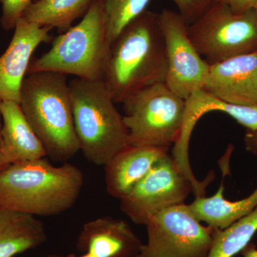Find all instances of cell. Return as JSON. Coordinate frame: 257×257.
<instances>
[{"label":"cell","mask_w":257,"mask_h":257,"mask_svg":"<svg viewBox=\"0 0 257 257\" xmlns=\"http://www.w3.org/2000/svg\"><path fill=\"white\" fill-rule=\"evenodd\" d=\"M84 177L72 164L47 159L12 164L0 172V207L32 216H55L71 209L80 195Z\"/></svg>","instance_id":"6da1fadb"},{"label":"cell","mask_w":257,"mask_h":257,"mask_svg":"<svg viewBox=\"0 0 257 257\" xmlns=\"http://www.w3.org/2000/svg\"><path fill=\"white\" fill-rule=\"evenodd\" d=\"M167 57L159 14L146 11L111 42L104 81L123 103L144 88L165 82Z\"/></svg>","instance_id":"7a4b0ae2"},{"label":"cell","mask_w":257,"mask_h":257,"mask_svg":"<svg viewBox=\"0 0 257 257\" xmlns=\"http://www.w3.org/2000/svg\"><path fill=\"white\" fill-rule=\"evenodd\" d=\"M20 105L51 160L65 162L80 150L67 76L54 72L27 74Z\"/></svg>","instance_id":"3957f363"},{"label":"cell","mask_w":257,"mask_h":257,"mask_svg":"<svg viewBox=\"0 0 257 257\" xmlns=\"http://www.w3.org/2000/svg\"><path fill=\"white\" fill-rule=\"evenodd\" d=\"M69 88L80 150L89 162L104 167L128 146L123 116L104 80L75 78Z\"/></svg>","instance_id":"277c9868"},{"label":"cell","mask_w":257,"mask_h":257,"mask_svg":"<svg viewBox=\"0 0 257 257\" xmlns=\"http://www.w3.org/2000/svg\"><path fill=\"white\" fill-rule=\"evenodd\" d=\"M101 0H94L82 21L61 34L50 50L31 60L28 74L54 72L85 80H104L110 50Z\"/></svg>","instance_id":"5b68a950"},{"label":"cell","mask_w":257,"mask_h":257,"mask_svg":"<svg viewBox=\"0 0 257 257\" xmlns=\"http://www.w3.org/2000/svg\"><path fill=\"white\" fill-rule=\"evenodd\" d=\"M128 145L170 149L182 130L185 100L165 82L144 88L122 103Z\"/></svg>","instance_id":"8992f818"},{"label":"cell","mask_w":257,"mask_h":257,"mask_svg":"<svg viewBox=\"0 0 257 257\" xmlns=\"http://www.w3.org/2000/svg\"><path fill=\"white\" fill-rule=\"evenodd\" d=\"M191 40L209 64L257 52V18L254 10L241 14L214 2L188 25Z\"/></svg>","instance_id":"52a82bcc"},{"label":"cell","mask_w":257,"mask_h":257,"mask_svg":"<svg viewBox=\"0 0 257 257\" xmlns=\"http://www.w3.org/2000/svg\"><path fill=\"white\" fill-rule=\"evenodd\" d=\"M145 226L147 243L136 257H207L215 230L202 224L184 203L161 211Z\"/></svg>","instance_id":"ba28073f"},{"label":"cell","mask_w":257,"mask_h":257,"mask_svg":"<svg viewBox=\"0 0 257 257\" xmlns=\"http://www.w3.org/2000/svg\"><path fill=\"white\" fill-rule=\"evenodd\" d=\"M192 192L194 184L168 153L120 199V208L135 224L145 225L161 211L184 204Z\"/></svg>","instance_id":"9c48e42d"},{"label":"cell","mask_w":257,"mask_h":257,"mask_svg":"<svg viewBox=\"0 0 257 257\" xmlns=\"http://www.w3.org/2000/svg\"><path fill=\"white\" fill-rule=\"evenodd\" d=\"M165 39L167 74L165 83L182 99L203 89L210 64L199 53L188 33V24L179 13L164 10L159 14Z\"/></svg>","instance_id":"30bf717a"},{"label":"cell","mask_w":257,"mask_h":257,"mask_svg":"<svg viewBox=\"0 0 257 257\" xmlns=\"http://www.w3.org/2000/svg\"><path fill=\"white\" fill-rule=\"evenodd\" d=\"M52 30L23 18L18 20L9 46L0 57V100L20 104V89L32 56L40 44L51 41Z\"/></svg>","instance_id":"8fae6325"},{"label":"cell","mask_w":257,"mask_h":257,"mask_svg":"<svg viewBox=\"0 0 257 257\" xmlns=\"http://www.w3.org/2000/svg\"><path fill=\"white\" fill-rule=\"evenodd\" d=\"M210 111L225 113L248 128V131H257V106L240 105L226 102L204 89L193 93L185 100L182 130L171 154L179 168L190 179L195 178L189 163L191 136L199 119Z\"/></svg>","instance_id":"7c38bea8"},{"label":"cell","mask_w":257,"mask_h":257,"mask_svg":"<svg viewBox=\"0 0 257 257\" xmlns=\"http://www.w3.org/2000/svg\"><path fill=\"white\" fill-rule=\"evenodd\" d=\"M203 89L226 102L257 106V52L210 64Z\"/></svg>","instance_id":"4fadbf2b"},{"label":"cell","mask_w":257,"mask_h":257,"mask_svg":"<svg viewBox=\"0 0 257 257\" xmlns=\"http://www.w3.org/2000/svg\"><path fill=\"white\" fill-rule=\"evenodd\" d=\"M143 244L124 221L104 216L84 224L77 246L94 257H136Z\"/></svg>","instance_id":"5bb4252c"},{"label":"cell","mask_w":257,"mask_h":257,"mask_svg":"<svg viewBox=\"0 0 257 257\" xmlns=\"http://www.w3.org/2000/svg\"><path fill=\"white\" fill-rule=\"evenodd\" d=\"M169 151L162 147L128 145L104 166L106 192L122 199Z\"/></svg>","instance_id":"9a60e30c"},{"label":"cell","mask_w":257,"mask_h":257,"mask_svg":"<svg viewBox=\"0 0 257 257\" xmlns=\"http://www.w3.org/2000/svg\"><path fill=\"white\" fill-rule=\"evenodd\" d=\"M0 152L8 165L47 157L45 147L25 117L19 103L2 101Z\"/></svg>","instance_id":"2e32d148"},{"label":"cell","mask_w":257,"mask_h":257,"mask_svg":"<svg viewBox=\"0 0 257 257\" xmlns=\"http://www.w3.org/2000/svg\"><path fill=\"white\" fill-rule=\"evenodd\" d=\"M46 240L45 226L35 216L0 207V257H15Z\"/></svg>","instance_id":"e0dca14e"},{"label":"cell","mask_w":257,"mask_h":257,"mask_svg":"<svg viewBox=\"0 0 257 257\" xmlns=\"http://www.w3.org/2000/svg\"><path fill=\"white\" fill-rule=\"evenodd\" d=\"M224 182L210 197H197L187 204L194 217L214 229H224L247 216L257 207V188L248 197L234 202L224 197Z\"/></svg>","instance_id":"ac0fdd59"},{"label":"cell","mask_w":257,"mask_h":257,"mask_svg":"<svg viewBox=\"0 0 257 257\" xmlns=\"http://www.w3.org/2000/svg\"><path fill=\"white\" fill-rule=\"evenodd\" d=\"M94 0H37L27 8L24 19L41 27L57 28L64 33L72 22L86 14Z\"/></svg>","instance_id":"d6986e66"},{"label":"cell","mask_w":257,"mask_h":257,"mask_svg":"<svg viewBox=\"0 0 257 257\" xmlns=\"http://www.w3.org/2000/svg\"><path fill=\"white\" fill-rule=\"evenodd\" d=\"M257 231V207L224 229L214 230L207 257H233L242 251Z\"/></svg>","instance_id":"ffe728a7"},{"label":"cell","mask_w":257,"mask_h":257,"mask_svg":"<svg viewBox=\"0 0 257 257\" xmlns=\"http://www.w3.org/2000/svg\"><path fill=\"white\" fill-rule=\"evenodd\" d=\"M150 0H101L110 44L126 27L146 12Z\"/></svg>","instance_id":"44dd1931"},{"label":"cell","mask_w":257,"mask_h":257,"mask_svg":"<svg viewBox=\"0 0 257 257\" xmlns=\"http://www.w3.org/2000/svg\"><path fill=\"white\" fill-rule=\"evenodd\" d=\"M32 0H0L2 5L1 25L6 30L15 29Z\"/></svg>","instance_id":"7402d4cb"},{"label":"cell","mask_w":257,"mask_h":257,"mask_svg":"<svg viewBox=\"0 0 257 257\" xmlns=\"http://www.w3.org/2000/svg\"><path fill=\"white\" fill-rule=\"evenodd\" d=\"M179 13L188 25L197 20L214 3V0H172Z\"/></svg>","instance_id":"603a6c76"},{"label":"cell","mask_w":257,"mask_h":257,"mask_svg":"<svg viewBox=\"0 0 257 257\" xmlns=\"http://www.w3.org/2000/svg\"><path fill=\"white\" fill-rule=\"evenodd\" d=\"M214 2L226 5L236 14L254 10L257 7V0H214Z\"/></svg>","instance_id":"cb8c5ba5"},{"label":"cell","mask_w":257,"mask_h":257,"mask_svg":"<svg viewBox=\"0 0 257 257\" xmlns=\"http://www.w3.org/2000/svg\"><path fill=\"white\" fill-rule=\"evenodd\" d=\"M244 144L247 151L257 155V131H248L244 137Z\"/></svg>","instance_id":"d4e9b609"},{"label":"cell","mask_w":257,"mask_h":257,"mask_svg":"<svg viewBox=\"0 0 257 257\" xmlns=\"http://www.w3.org/2000/svg\"><path fill=\"white\" fill-rule=\"evenodd\" d=\"M243 257H257V248L254 245L248 243L242 251Z\"/></svg>","instance_id":"484cf974"},{"label":"cell","mask_w":257,"mask_h":257,"mask_svg":"<svg viewBox=\"0 0 257 257\" xmlns=\"http://www.w3.org/2000/svg\"><path fill=\"white\" fill-rule=\"evenodd\" d=\"M8 165L5 161L4 157H3V154L0 152V172L2 170H4L5 167H8Z\"/></svg>","instance_id":"4316f807"},{"label":"cell","mask_w":257,"mask_h":257,"mask_svg":"<svg viewBox=\"0 0 257 257\" xmlns=\"http://www.w3.org/2000/svg\"><path fill=\"white\" fill-rule=\"evenodd\" d=\"M2 101L0 100V105H1ZM2 126H3V120H2L1 109H0V147H1L2 138H1V130Z\"/></svg>","instance_id":"83f0119b"},{"label":"cell","mask_w":257,"mask_h":257,"mask_svg":"<svg viewBox=\"0 0 257 257\" xmlns=\"http://www.w3.org/2000/svg\"><path fill=\"white\" fill-rule=\"evenodd\" d=\"M69 257H94V256H92V255L89 254V253H83V254L81 255V256H75V255H71V256H69Z\"/></svg>","instance_id":"f1b7e54d"},{"label":"cell","mask_w":257,"mask_h":257,"mask_svg":"<svg viewBox=\"0 0 257 257\" xmlns=\"http://www.w3.org/2000/svg\"><path fill=\"white\" fill-rule=\"evenodd\" d=\"M48 257H62L61 256H58V255H51V256Z\"/></svg>","instance_id":"f546056e"},{"label":"cell","mask_w":257,"mask_h":257,"mask_svg":"<svg viewBox=\"0 0 257 257\" xmlns=\"http://www.w3.org/2000/svg\"><path fill=\"white\" fill-rule=\"evenodd\" d=\"M255 13H256V18H257V7L256 9H255Z\"/></svg>","instance_id":"4dcf8cb0"}]
</instances>
